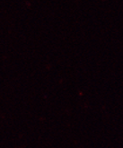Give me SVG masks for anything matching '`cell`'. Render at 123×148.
Here are the masks:
<instances>
[]
</instances>
